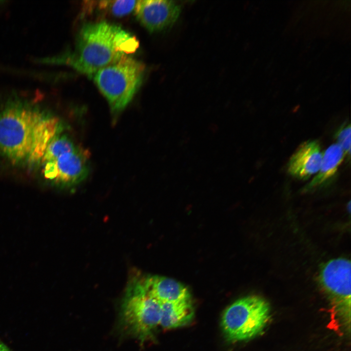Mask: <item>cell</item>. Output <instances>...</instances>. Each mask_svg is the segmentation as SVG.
Segmentation results:
<instances>
[{
    "mask_svg": "<svg viewBox=\"0 0 351 351\" xmlns=\"http://www.w3.org/2000/svg\"><path fill=\"white\" fill-rule=\"evenodd\" d=\"M59 126L57 117L28 104L13 102L0 114V151L15 162L40 161Z\"/></svg>",
    "mask_w": 351,
    "mask_h": 351,
    "instance_id": "cell-1",
    "label": "cell"
},
{
    "mask_svg": "<svg viewBox=\"0 0 351 351\" xmlns=\"http://www.w3.org/2000/svg\"><path fill=\"white\" fill-rule=\"evenodd\" d=\"M136 38L120 26L106 21L88 23L81 28L74 51L45 62L65 63L93 77L124 55L136 51Z\"/></svg>",
    "mask_w": 351,
    "mask_h": 351,
    "instance_id": "cell-2",
    "label": "cell"
},
{
    "mask_svg": "<svg viewBox=\"0 0 351 351\" xmlns=\"http://www.w3.org/2000/svg\"><path fill=\"white\" fill-rule=\"evenodd\" d=\"M161 303L146 290L140 273L129 280L119 312V326L124 334L141 343L153 338L159 325Z\"/></svg>",
    "mask_w": 351,
    "mask_h": 351,
    "instance_id": "cell-3",
    "label": "cell"
},
{
    "mask_svg": "<svg viewBox=\"0 0 351 351\" xmlns=\"http://www.w3.org/2000/svg\"><path fill=\"white\" fill-rule=\"evenodd\" d=\"M144 68L141 62L124 55L94 75L113 113L121 112L131 101L142 81Z\"/></svg>",
    "mask_w": 351,
    "mask_h": 351,
    "instance_id": "cell-4",
    "label": "cell"
},
{
    "mask_svg": "<svg viewBox=\"0 0 351 351\" xmlns=\"http://www.w3.org/2000/svg\"><path fill=\"white\" fill-rule=\"evenodd\" d=\"M351 262L338 258L321 267L318 281L331 305V323L336 330H350Z\"/></svg>",
    "mask_w": 351,
    "mask_h": 351,
    "instance_id": "cell-5",
    "label": "cell"
},
{
    "mask_svg": "<svg viewBox=\"0 0 351 351\" xmlns=\"http://www.w3.org/2000/svg\"><path fill=\"white\" fill-rule=\"evenodd\" d=\"M270 313V305L263 298L257 295L241 298L223 313L221 325L224 335L230 342L253 338L264 330Z\"/></svg>",
    "mask_w": 351,
    "mask_h": 351,
    "instance_id": "cell-6",
    "label": "cell"
},
{
    "mask_svg": "<svg viewBox=\"0 0 351 351\" xmlns=\"http://www.w3.org/2000/svg\"><path fill=\"white\" fill-rule=\"evenodd\" d=\"M89 156L88 151L77 146L74 151L44 164V176L57 184L75 185L88 175Z\"/></svg>",
    "mask_w": 351,
    "mask_h": 351,
    "instance_id": "cell-7",
    "label": "cell"
},
{
    "mask_svg": "<svg viewBox=\"0 0 351 351\" xmlns=\"http://www.w3.org/2000/svg\"><path fill=\"white\" fill-rule=\"evenodd\" d=\"M134 10L137 19L149 31H158L172 25L178 18L180 7L165 0L136 1Z\"/></svg>",
    "mask_w": 351,
    "mask_h": 351,
    "instance_id": "cell-8",
    "label": "cell"
},
{
    "mask_svg": "<svg viewBox=\"0 0 351 351\" xmlns=\"http://www.w3.org/2000/svg\"><path fill=\"white\" fill-rule=\"evenodd\" d=\"M323 153L316 140L301 144L289 161L287 169L290 175L300 180H306L317 173L322 163Z\"/></svg>",
    "mask_w": 351,
    "mask_h": 351,
    "instance_id": "cell-9",
    "label": "cell"
},
{
    "mask_svg": "<svg viewBox=\"0 0 351 351\" xmlns=\"http://www.w3.org/2000/svg\"><path fill=\"white\" fill-rule=\"evenodd\" d=\"M142 280L148 293L160 303L191 299L188 289L174 279L158 276H142Z\"/></svg>",
    "mask_w": 351,
    "mask_h": 351,
    "instance_id": "cell-10",
    "label": "cell"
},
{
    "mask_svg": "<svg viewBox=\"0 0 351 351\" xmlns=\"http://www.w3.org/2000/svg\"><path fill=\"white\" fill-rule=\"evenodd\" d=\"M160 303L159 325L163 328L182 327L190 323L193 319L194 309L191 299Z\"/></svg>",
    "mask_w": 351,
    "mask_h": 351,
    "instance_id": "cell-11",
    "label": "cell"
},
{
    "mask_svg": "<svg viewBox=\"0 0 351 351\" xmlns=\"http://www.w3.org/2000/svg\"><path fill=\"white\" fill-rule=\"evenodd\" d=\"M345 157L343 150L338 144L334 143L330 145L323 154L319 171L305 186L304 191L314 189L327 182L335 174Z\"/></svg>",
    "mask_w": 351,
    "mask_h": 351,
    "instance_id": "cell-12",
    "label": "cell"
},
{
    "mask_svg": "<svg viewBox=\"0 0 351 351\" xmlns=\"http://www.w3.org/2000/svg\"><path fill=\"white\" fill-rule=\"evenodd\" d=\"M76 146L66 136H56L47 146L40 161L43 163L55 160L63 154L74 151Z\"/></svg>",
    "mask_w": 351,
    "mask_h": 351,
    "instance_id": "cell-13",
    "label": "cell"
},
{
    "mask_svg": "<svg viewBox=\"0 0 351 351\" xmlns=\"http://www.w3.org/2000/svg\"><path fill=\"white\" fill-rule=\"evenodd\" d=\"M136 0H102L99 3V7L107 9L117 17L128 14L134 10Z\"/></svg>",
    "mask_w": 351,
    "mask_h": 351,
    "instance_id": "cell-14",
    "label": "cell"
},
{
    "mask_svg": "<svg viewBox=\"0 0 351 351\" xmlns=\"http://www.w3.org/2000/svg\"><path fill=\"white\" fill-rule=\"evenodd\" d=\"M351 125L350 123L344 124L336 134L337 143L343 150L345 156H350L351 154Z\"/></svg>",
    "mask_w": 351,
    "mask_h": 351,
    "instance_id": "cell-15",
    "label": "cell"
},
{
    "mask_svg": "<svg viewBox=\"0 0 351 351\" xmlns=\"http://www.w3.org/2000/svg\"><path fill=\"white\" fill-rule=\"evenodd\" d=\"M0 351H11L9 348L0 340Z\"/></svg>",
    "mask_w": 351,
    "mask_h": 351,
    "instance_id": "cell-16",
    "label": "cell"
},
{
    "mask_svg": "<svg viewBox=\"0 0 351 351\" xmlns=\"http://www.w3.org/2000/svg\"><path fill=\"white\" fill-rule=\"evenodd\" d=\"M1 1H0V2H1Z\"/></svg>",
    "mask_w": 351,
    "mask_h": 351,
    "instance_id": "cell-17",
    "label": "cell"
}]
</instances>
